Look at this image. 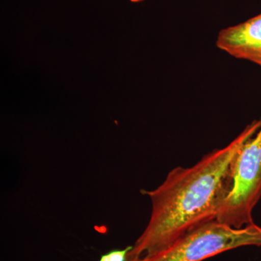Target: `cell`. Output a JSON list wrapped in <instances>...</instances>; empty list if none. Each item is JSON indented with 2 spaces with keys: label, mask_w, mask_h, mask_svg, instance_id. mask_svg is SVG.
Segmentation results:
<instances>
[{
  "label": "cell",
  "mask_w": 261,
  "mask_h": 261,
  "mask_svg": "<svg viewBox=\"0 0 261 261\" xmlns=\"http://www.w3.org/2000/svg\"><path fill=\"white\" fill-rule=\"evenodd\" d=\"M259 124L260 120L252 122L228 145L206 154L193 166L175 168L155 190H142L150 198L152 214L127 261L153 255L216 220L232 187L235 156Z\"/></svg>",
  "instance_id": "obj_1"
},
{
  "label": "cell",
  "mask_w": 261,
  "mask_h": 261,
  "mask_svg": "<svg viewBox=\"0 0 261 261\" xmlns=\"http://www.w3.org/2000/svg\"><path fill=\"white\" fill-rule=\"evenodd\" d=\"M261 197V119L239 149L232 165V187L216 221L240 228L254 224L252 211Z\"/></svg>",
  "instance_id": "obj_2"
},
{
  "label": "cell",
  "mask_w": 261,
  "mask_h": 261,
  "mask_svg": "<svg viewBox=\"0 0 261 261\" xmlns=\"http://www.w3.org/2000/svg\"><path fill=\"white\" fill-rule=\"evenodd\" d=\"M248 245L261 246V227L236 228L214 220L178 239L167 248L134 261H202L221 252Z\"/></svg>",
  "instance_id": "obj_3"
},
{
  "label": "cell",
  "mask_w": 261,
  "mask_h": 261,
  "mask_svg": "<svg viewBox=\"0 0 261 261\" xmlns=\"http://www.w3.org/2000/svg\"><path fill=\"white\" fill-rule=\"evenodd\" d=\"M216 46L235 58L261 67V13L233 27L222 29Z\"/></svg>",
  "instance_id": "obj_4"
},
{
  "label": "cell",
  "mask_w": 261,
  "mask_h": 261,
  "mask_svg": "<svg viewBox=\"0 0 261 261\" xmlns=\"http://www.w3.org/2000/svg\"><path fill=\"white\" fill-rule=\"evenodd\" d=\"M132 246L126 247L123 250H112L101 255L99 261H127V256Z\"/></svg>",
  "instance_id": "obj_5"
},
{
  "label": "cell",
  "mask_w": 261,
  "mask_h": 261,
  "mask_svg": "<svg viewBox=\"0 0 261 261\" xmlns=\"http://www.w3.org/2000/svg\"><path fill=\"white\" fill-rule=\"evenodd\" d=\"M129 1L132 2V3H140V2L144 1V0H129Z\"/></svg>",
  "instance_id": "obj_6"
}]
</instances>
